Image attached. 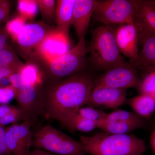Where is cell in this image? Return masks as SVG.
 Instances as JSON below:
<instances>
[{"mask_svg": "<svg viewBox=\"0 0 155 155\" xmlns=\"http://www.w3.org/2000/svg\"><path fill=\"white\" fill-rule=\"evenodd\" d=\"M99 123L84 119L77 113L72 116L65 126L72 130L89 132L98 127Z\"/></svg>", "mask_w": 155, "mask_h": 155, "instance_id": "603a6c76", "label": "cell"}, {"mask_svg": "<svg viewBox=\"0 0 155 155\" xmlns=\"http://www.w3.org/2000/svg\"><path fill=\"white\" fill-rule=\"evenodd\" d=\"M2 27V24H1V23H0V28H1V27Z\"/></svg>", "mask_w": 155, "mask_h": 155, "instance_id": "f35d334b", "label": "cell"}, {"mask_svg": "<svg viewBox=\"0 0 155 155\" xmlns=\"http://www.w3.org/2000/svg\"><path fill=\"white\" fill-rule=\"evenodd\" d=\"M17 10L19 15L27 20H32L37 15L38 6L35 0H19L17 2Z\"/></svg>", "mask_w": 155, "mask_h": 155, "instance_id": "d4e9b609", "label": "cell"}, {"mask_svg": "<svg viewBox=\"0 0 155 155\" xmlns=\"http://www.w3.org/2000/svg\"><path fill=\"white\" fill-rule=\"evenodd\" d=\"M32 122L23 121L5 127L6 144L12 155H29L32 146Z\"/></svg>", "mask_w": 155, "mask_h": 155, "instance_id": "ba28073f", "label": "cell"}, {"mask_svg": "<svg viewBox=\"0 0 155 155\" xmlns=\"http://www.w3.org/2000/svg\"><path fill=\"white\" fill-rule=\"evenodd\" d=\"M75 0L56 1V19L57 27L69 31L72 25V13Z\"/></svg>", "mask_w": 155, "mask_h": 155, "instance_id": "e0dca14e", "label": "cell"}, {"mask_svg": "<svg viewBox=\"0 0 155 155\" xmlns=\"http://www.w3.org/2000/svg\"><path fill=\"white\" fill-rule=\"evenodd\" d=\"M27 19L19 15L9 20L6 23V31L9 36L11 37L14 41H16L19 33L26 25Z\"/></svg>", "mask_w": 155, "mask_h": 155, "instance_id": "4316f807", "label": "cell"}, {"mask_svg": "<svg viewBox=\"0 0 155 155\" xmlns=\"http://www.w3.org/2000/svg\"><path fill=\"white\" fill-rule=\"evenodd\" d=\"M150 143L151 149L154 155L155 154V130H154L150 136Z\"/></svg>", "mask_w": 155, "mask_h": 155, "instance_id": "8d00e7d4", "label": "cell"}, {"mask_svg": "<svg viewBox=\"0 0 155 155\" xmlns=\"http://www.w3.org/2000/svg\"><path fill=\"white\" fill-rule=\"evenodd\" d=\"M140 117L136 114L123 110H117L107 114L104 122H121V121H132L139 120ZM102 122V121H101Z\"/></svg>", "mask_w": 155, "mask_h": 155, "instance_id": "f1b7e54d", "label": "cell"}, {"mask_svg": "<svg viewBox=\"0 0 155 155\" xmlns=\"http://www.w3.org/2000/svg\"><path fill=\"white\" fill-rule=\"evenodd\" d=\"M144 122L142 119L132 121L104 122L99 123L98 128L106 133L111 134H128L131 131L143 127Z\"/></svg>", "mask_w": 155, "mask_h": 155, "instance_id": "ac0fdd59", "label": "cell"}, {"mask_svg": "<svg viewBox=\"0 0 155 155\" xmlns=\"http://www.w3.org/2000/svg\"><path fill=\"white\" fill-rule=\"evenodd\" d=\"M32 146L58 155H86L80 142L48 124L37 131Z\"/></svg>", "mask_w": 155, "mask_h": 155, "instance_id": "277c9868", "label": "cell"}, {"mask_svg": "<svg viewBox=\"0 0 155 155\" xmlns=\"http://www.w3.org/2000/svg\"><path fill=\"white\" fill-rule=\"evenodd\" d=\"M53 28L41 21L28 23L19 33L16 42L20 48L25 51L29 52L32 50L35 51Z\"/></svg>", "mask_w": 155, "mask_h": 155, "instance_id": "4fadbf2b", "label": "cell"}, {"mask_svg": "<svg viewBox=\"0 0 155 155\" xmlns=\"http://www.w3.org/2000/svg\"><path fill=\"white\" fill-rule=\"evenodd\" d=\"M25 85L41 87L43 81L42 73L36 64L28 63L24 64L19 70Z\"/></svg>", "mask_w": 155, "mask_h": 155, "instance_id": "44dd1931", "label": "cell"}, {"mask_svg": "<svg viewBox=\"0 0 155 155\" xmlns=\"http://www.w3.org/2000/svg\"><path fill=\"white\" fill-rule=\"evenodd\" d=\"M114 35L120 53L130 59L131 64L137 58L139 53L137 29L133 23L120 25L115 27Z\"/></svg>", "mask_w": 155, "mask_h": 155, "instance_id": "7c38bea8", "label": "cell"}, {"mask_svg": "<svg viewBox=\"0 0 155 155\" xmlns=\"http://www.w3.org/2000/svg\"><path fill=\"white\" fill-rule=\"evenodd\" d=\"M136 88L140 94L147 95L155 98V70L144 74Z\"/></svg>", "mask_w": 155, "mask_h": 155, "instance_id": "cb8c5ba5", "label": "cell"}, {"mask_svg": "<svg viewBox=\"0 0 155 155\" xmlns=\"http://www.w3.org/2000/svg\"><path fill=\"white\" fill-rule=\"evenodd\" d=\"M140 80L137 70L127 62L106 70L94 80L93 88L106 87L126 90L137 87Z\"/></svg>", "mask_w": 155, "mask_h": 155, "instance_id": "52a82bcc", "label": "cell"}, {"mask_svg": "<svg viewBox=\"0 0 155 155\" xmlns=\"http://www.w3.org/2000/svg\"><path fill=\"white\" fill-rule=\"evenodd\" d=\"M126 100V90L106 87H94L86 104L93 107L114 109L123 104Z\"/></svg>", "mask_w": 155, "mask_h": 155, "instance_id": "5bb4252c", "label": "cell"}, {"mask_svg": "<svg viewBox=\"0 0 155 155\" xmlns=\"http://www.w3.org/2000/svg\"><path fill=\"white\" fill-rule=\"evenodd\" d=\"M115 28L114 25H104L92 31L87 61L94 69L106 71L127 63L117 46Z\"/></svg>", "mask_w": 155, "mask_h": 155, "instance_id": "3957f363", "label": "cell"}, {"mask_svg": "<svg viewBox=\"0 0 155 155\" xmlns=\"http://www.w3.org/2000/svg\"><path fill=\"white\" fill-rule=\"evenodd\" d=\"M11 8V3L9 1L0 0V23L2 24L8 20Z\"/></svg>", "mask_w": 155, "mask_h": 155, "instance_id": "4dcf8cb0", "label": "cell"}, {"mask_svg": "<svg viewBox=\"0 0 155 155\" xmlns=\"http://www.w3.org/2000/svg\"><path fill=\"white\" fill-rule=\"evenodd\" d=\"M94 80L93 75L85 70L55 82L45 95V113L48 118L65 125L86 104Z\"/></svg>", "mask_w": 155, "mask_h": 155, "instance_id": "6da1fadb", "label": "cell"}, {"mask_svg": "<svg viewBox=\"0 0 155 155\" xmlns=\"http://www.w3.org/2000/svg\"><path fill=\"white\" fill-rule=\"evenodd\" d=\"M29 155H58L49 152L44 150L36 149L30 152Z\"/></svg>", "mask_w": 155, "mask_h": 155, "instance_id": "d590c367", "label": "cell"}, {"mask_svg": "<svg viewBox=\"0 0 155 155\" xmlns=\"http://www.w3.org/2000/svg\"><path fill=\"white\" fill-rule=\"evenodd\" d=\"M15 98L27 120L33 124L38 116L45 113V95L40 87L26 84L16 90Z\"/></svg>", "mask_w": 155, "mask_h": 155, "instance_id": "30bf717a", "label": "cell"}, {"mask_svg": "<svg viewBox=\"0 0 155 155\" xmlns=\"http://www.w3.org/2000/svg\"><path fill=\"white\" fill-rule=\"evenodd\" d=\"M69 31L56 27L51 30L35 51L46 64L69 51Z\"/></svg>", "mask_w": 155, "mask_h": 155, "instance_id": "9c48e42d", "label": "cell"}, {"mask_svg": "<svg viewBox=\"0 0 155 155\" xmlns=\"http://www.w3.org/2000/svg\"><path fill=\"white\" fill-rule=\"evenodd\" d=\"M79 142L91 155H142L146 150L144 140L134 134L104 132L80 136Z\"/></svg>", "mask_w": 155, "mask_h": 155, "instance_id": "7a4b0ae2", "label": "cell"}, {"mask_svg": "<svg viewBox=\"0 0 155 155\" xmlns=\"http://www.w3.org/2000/svg\"><path fill=\"white\" fill-rule=\"evenodd\" d=\"M28 121L25 114L19 107L0 105V125L18 123L20 121Z\"/></svg>", "mask_w": 155, "mask_h": 155, "instance_id": "ffe728a7", "label": "cell"}, {"mask_svg": "<svg viewBox=\"0 0 155 155\" xmlns=\"http://www.w3.org/2000/svg\"></svg>", "mask_w": 155, "mask_h": 155, "instance_id": "ab89813d", "label": "cell"}, {"mask_svg": "<svg viewBox=\"0 0 155 155\" xmlns=\"http://www.w3.org/2000/svg\"><path fill=\"white\" fill-rule=\"evenodd\" d=\"M95 0H75L72 25L78 41L85 36L95 6Z\"/></svg>", "mask_w": 155, "mask_h": 155, "instance_id": "9a60e30c", "label": "cell"}, {"mask_svg": "<svg viewBox=\"0 0 155 155\" xmlns=\"http://www.w3.org/2000/svg\"><path fill=\"white\" fill-rule=\"evenodd\" d=\"M138 0L96 1L93 17L104 25L133 23Z\"/></svg>", "mask_w": 155, "mask_h": 155, "instance_id": "8992f818", "label": "cell"}, {"mask_svg": "<svg viewBox=\"0 0 155 155\" xmlns=\"http://www.w3.org/2000/svg\"><path fill=\"white\" fill-rule=\"evenodd\" d=\"M137 29L141 50L135 61L129 64L144 75L155 70V34L144 29Z\"/></svg>", "mask_w": 155, "mask_h": 155, "instance_id": "8fae6325", "label": "cell"}, {"mask_svg": "<svg viewBox=\"0 0 155 155\" xmlns=\"http://www.w3.org/2000/svg\"><path fill=\"white\" fill-rule=\"evenodd\" d=\"M14 73L11 69L5 67L0 69V81L5 78H8L11 74Z\"/></svg>", "mask_w": 155, "mask_h": 155, "instance_id": "e575fe53", "label": "cell"}, {"mask_svg": "<svg viewBox=\"0 0 155 155\" xmlns=\"http://www.w3.org/2000/svg\"><path fill=\"white\" fill-rule=\"evenodd\" d=\"M16 97V89L8 85L0 87V104L7 105Z\"/></svg>", "mask_w": 155, "mask_h": 155, "instance_id": "f546056e", "label": "cell"}, {"mask_svg": "<svg viewBox=\"0 0 155 155\" xmlns=\"http://www.w3.org/2000/svg\"><path fill=\"white\" fill-rule=\"evenodd\" d=\"M87 53L84 37L73 48L46 64L50 76L57 82L85 70L88 64L86 58Z\"/></svg>", "mask_w": 155, "mask_h": 155, "instance_id": "5b68a950", "label": "cell"}, {"mask_svg": "<svg viewBox=\"0 0 155 155\" xmlns=\"http://www.w3.org/2000/svg\"><path fill=\"white\" fill-rule=\"evenodd\" d=\"M3 67H4V66H3L2 64L1 61H0V69H1Z\"/></svg>", "mask_w": 155, "mask_h": 155, "instance_id": "74e56055", "label": "cell"}, {"mask_svg": "<svg viewBox=\"0 0 155 155\" xmlns=\"http://www.w3.org/2000/svg\"><path fill=\"white\" fill-rule=\"evenodd\" d=\"M5 127L0 125V155H11L6 144Z\"/></svg>", "mask_w": 155, "mask_h": 155, "instance_id": "d6a6232c", "label": "cell"}, {"mask_svg": "<svg viewBox=\"0 0 155 155\" xmlns=\"http://www.w3.org/2000/svg\"><path fill=\"white\" fill-rule=\"evenodd\" d=\"M8 78L10 85L16 90L19 89L25 85L22 75L19 72L12 73Z\"/></svg>", "mask_w": 155, "mask_h": 155, "instance_id": "1f68e13d", "label": "cell"}, {"mask_svg": "<svg viewBox=\"0 0 155 155\" xmlns=\"http://www.w3.org/2000/svg\"><path fill=\"white\" fill-rule=\"evenodd\" d=\"M8 37L5 27V26H2L0 28V51L8 43Z\"/></svg>", "mask_w": 155, "mask_h": 155, "instance_id": "836d02e7", "label": "cell"}, {"mask_svg": "<svg viewBox=\"0 0 155 155\" xmlns=\"http://www.w3.org/2000/svg\"><path fill=\"white\" fill-rule=\"evenodd\" d=\"M77 113L84 119L99 123L105 119L107 114L94 107H82Z\"/></svg>", "mask_w": 155, "mask_h": 155, "instance_id": "83f0119b", "label": "cell"}, {"mask_svg": "<svg viewBox=\"0 0 155 155\" xmlns=\"http://www.w3.org/2000/svg\"><path fill=\"white\" fill-rule=\"evenodd\" d=\"M0 61L4 67L9 68L14 73L19 72L24 65L8 43L0 51Z\"/></svg>", "mask_w": 155, "mask_h": 155, "instance_id": "7402d4cb", "label": "cell"}, {"mask_svg": "<svg viewBox=\"0 0 155 155\" xmlns=\"http://www.w3.org/2000/svg\"><path fill=\"white\" fill-rule=\"evenodd\" d=\"M133 23L137 29L155 34V1L138 0L134 14Z\"/></svg>", "mask_w": 155, "mask_h": 155, "instance_id": "2e32d148", "label": "cell"}, {"mask_svg": "<svg viewBox=\"0 0 155 155\" xmlns=\"http://www.w3.org/2000/svg\"><path fill=\"white\" fill-rule=\"evenodd\" d=\"M128 104L137 115L149 117L155 110V98L150 96L140 94L128 100Z\"/></svg>", "mask_w": 155, "mask_h": 155, "instance_id": "d6986e66", "label": "cell"}, {"mask_svg": "<svg viewBox=\"0 0 155 155\" xmlns=\"http://www.w3.org/2000/svg\"><path fill=\"white\" fill-rule=\"evenodd\" d=\"M38 9L45 23L49 25L56 19V2L54 0H37Z\"/></svg>", "mask_w": 155, "mask_h": 155, "instance_id": "484cf974", "label": "cell"}]
</instances>
